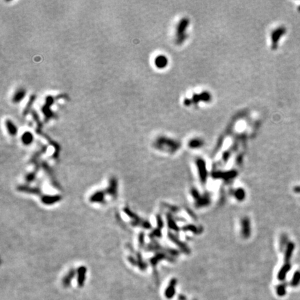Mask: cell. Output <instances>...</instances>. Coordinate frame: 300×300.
I'll return each instance as SVG.
<instances>
[{
  "label": "cell",
  "mask_w": 300,
  "mask_h": 300,
  "mask_svg": "<svg viewBox=\"0 0 300 300\" xmlns=\"http://www.w3.org/2000/svg\"><path fill=\"white\" fill-rule=\"evenodd\" d=\"M105 192H106V194H108L113 199H116L118 197V179L116 177H112L110 178L109 186L106 188Z\"/></svg>",
  "instance_id": "6da1fadb"
},
{
  "label": "cell",
  "mask_w": 300,
  "mask_h": 300,
  "mask_svg": "<svg viewBox=\"0 0 300 300\" xmlns=\"http://www.w3.org/2000/svg\"><path fill=\"white\" fill-rule=\"evenodd\" d=\"M124 212L126 213V215H127V216L129 217L131 219V223H132L133 225H134V226L140 225V226L146 227V228L149 227V224L147 223V222H144L142 219H140L135 213L131 211V209L129 207H126L124 208Z\"/></svg>",
  "instance_id": "7a4b0ae2"
},
{
  "label": "cell",
  "mask_w": 300,
  "mask_h": 300,
  "mask_svg": "<svg viewBox=\"0 0 300 300\" xmlns=\"http://www.w3.org/2000/svg\"><path fill=\"white\" fill-rule=\"evenodd\" d=\"M42 203L44 205H52L56 203L59 202L62 200V196L59 194L56 195H48V194H43L41 197Z\"/></svg>",
  "instance_id": "3957f363"
},
{
  "label": "cell",
  "mask_w": 300,
  "mask_h": 300,
  "mask_svg": "<svg viewBox=\"0 0 300 300\" xmlns=\"http://www.w3.org/2000/svg\"><path fill=\"white\" fill-rule=\"evenodd\" d=\"M86 273H87V268L86 266H80L77 269V285L79 287L82 288L84 285L86 279Z\"/></svg>",
  "instance_id": "277c9868"
},
{
  "label": "cell",
  "mask_w": 300,
  "mask_h": 300,
  "mask_svg": "<svg viewBox=\"0 0 300 300\" xmlns=\"http://www.w3.org/2000/svg\"><path fill=\"white\" fill-rule=\"evenodd\" d=\"M106 192L103 191H97L92 194L90 197L89 200L92 203H98L102 204L105 201V197H106Z\"/></svg>",
  "instance_id": "5b68a950"
},
{
  "label": "cell",
  "mask_w": 300,
  "mask_h": 300,
  "mask_svg": "<svg viewBox=\"0 0 300 300\" xmlns=\"http://www.w3.org/2000/svg\"><path fill=\"white\" fill-rule=\"evenodd\" d=\"M17 190L18 191L22 192V193H30V194H38V195L42 196L43 195V193H42L41 189L38 187H30L28 186H20L18 187Z\"/></svg>",
  "instance_id": "8992f818"
},
{
  "label": "cell",
  "mask_w": 300,
  "mask_h": 300,
  "mask_svg": "<svg viewBox=\"0 0 300 300\" xmlns=\"http://www.w3.org/2000/svg\"><path fill=\"white\" fill-rule=\"evenodd\" d=\"M77 271L74 269H71L68 272V273L64 276L63 279V284L65 287H68L71 283L72 280L73 279L75 275H76Z\"/></svg>",
  "instance_id": "52a82bcc"
},
{
  "label": "cell",
  "mask_w": 300,
  "mask_h": 300,
  "mask_svg": "<svg viewBox=\"0 0 300 300\" xmlns=\"http://www.w3.org/2000/svg\"><path fill=\"white\" fill-rule=\"evenodd\" d=\"M177 283V281L175 279H172L170 283V285L166 289L165 292V295L168 299H171L174 297L175 294V285Z\"/></svg>",
  "instance_id": "ba28073f"
},
{
  "label": "cell",
  "mask_w": 300,
  "mask_h": 300,
  "mask_svg": "<svg viewBox=\"0 0 300 300\" xmlns=\"http://www.w3.org/2000/svg\"><path fill=\"white\" fill-rule=\"evenodd\" d=\"M36 172H32L29 173V174H27V176L25 177L26 181L27 183H31L33 181H34L35 179H36Z\"/></svg>",
  "instance_id": "9c48e42d"
},
{
  "label": "cell",
  "mask_w": 300,
  "mask_h": 300,
  "mask_svg": "<svg viewBox=\"0 0 300 300\" xmlns=\"http://www.w3.org/2000/svg\"><path fill=\"white\" fill-rule=\"evenodd\" d=\"M299 281H300V273L297 272L293 276V279H292V281L291 282V285L292 286H297V285L299 283Z\"/></svg>",
  "instance_id": "30bf717a"
},
{
  "label": "cell",
  "mask_w": 300,
  "mask_h": 300,
  "mask_svg": "<svg viewBox=\"0 0 300 300\" xmlns=\"http://www.w3.org/2000/svg\"><path fill=\"white\" fill-rule=\"evenodd\" d=\"M276 293L280 297L284 296L285 294V285H281L276 288Z\"/></svg>",
  "instance_id": "8fae6325"
},
{
  "label": "cell",
  "mask_w": 300,
  "mask_h": 300,
  "mask_svg": "<svg viewBox=\"0 0 300 300\" xmlns=\"http://www.w3.org/2000/svg\"><path fill=\"white\" fill-rule=\"evenodd\" d=\"M23 141H24V142L25 144H29L30 143V142H31V140H32V136H31V135L29 133H28V134H27V133H26V134H24V136H23Z\"/></svg>",
  "instance_id": "7c38bea8"
},
{
  "label": "cell",
  "mask_w": 300,
  "mask_h": 300,
  "mask_svg": "<svg viewBox=\"0 0 300 300\" xmlns=\"http://www.w3.org/2000/svg\"><path fill=\"white\" fill-rule=\"evenodd\" d=\"M179 299V300H186V297H185L184 296H182V295H180Z\"/></svg>",
  "instance_id": "4fadbf2b"
}]
</instances>
